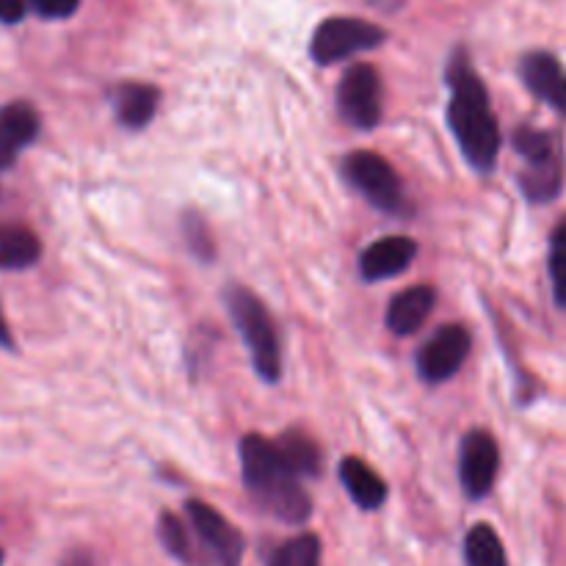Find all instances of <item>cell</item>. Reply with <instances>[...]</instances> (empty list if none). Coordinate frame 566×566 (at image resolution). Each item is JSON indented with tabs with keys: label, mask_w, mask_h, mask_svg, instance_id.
<instances>
[{
	"label": "cell",
	"mask_w": 566,
	"mask_h": 566,
	"mask_svg": "<svg viewBox=\"0 0 566 566\" xmlns=\"http://www.w3.org/2000/svg\"><path fill=\"white\" fill-rule=\"evenodd\" d=\"M42 258L36 232L17 221H0V271H28Z\"/></svg>",
	"instance_id": "17"
},
{
	"label": "cell",
	"mask_w": 566,
	"mask_h": 566,
	"mask_svg": "<svg viewBox=\"0 0 566 566\" xmlns=\"http://www.w3.org/2000/svg\"><path fill=\"white\" fill-rule=\"evenodd\" d=\"M14 335H11V326L3 315V304H0V352H14Z\"/></svg>",
	"instance_id": "27"
},
{
	"label": "cell",
	"mask_w": 566,
	"mask_h": 566,
	"mask_svg": "<svg viewBox=\"0 0 566 566\" xmlns=\"http://www.w3.org/2000/svg\"><path fill=\"white\" fill-rule=\"evenodd\" d=\"M337 111L354 130H376L385 114V86L376 66L352 64L337 83Z\"/></svg>",
	"instance_id": "8"
},
{
	"label": "cell",
	"mask_w": 566,
	"mask_h": 566,
	"mask_svg": "<svg viewBox=\"0 0 566 566\" xmlns=\"http://www.w3.org/2000/svg\"><path fill=\"white\" fill-rule=\"evenodd\" d=\"M42 133V116L28 99L0 105V171H9Z\"/></svg>",
	"instance_id": "11"
},
{
	"label": "cell",
	"mask_w": 566,
	"mask_h": 566,
	"mask_svg": "<svg viewBox=\"0 0 566 566\" xmlns=\"http://www.w3.org/2000/svg\"><path fill=\"white\" fill-rule=\"evenodd\" d=\"M551 282H553V298L562 310H566V252H551Z\"/></svg>",
	"instance_id": "24"
},
{
	"label": "cell",
	"mask_w": 566,
	"mask_h": 566,
	"mask_svg": "<svg viewBox=\"0 0 566 566\" xmlns=\"http://www.w3.org/2000/svg\"><path fill=\"white\" fill-rule=\"evenodd\" d=\"M446 81L451 86L448 99V127L462 149L464 160L481 175H490L501 158L503 136L497 116L492 111L486 83L475 72L468 50H457L448 61Z\"/></svg>",
	"instance_id": "1"
},
{
	"label": "cell",
	"mask_w": 566,
	"mask_h": 566,
	"mask_svg": "<svg viewBox=\"0 0 566 566\" xmlns=\"http://www.w3.org/2000/svg\"><path fill=\"white\" fill-rule=\"evenodd\" d=\"M186 523L193 536V566H241L247 542L224 514L205 501H188Z\"/></svg>",
	"instance_id": "5"
},
{
	"label": "cell",
	"mask_w": 566,
	"mask_h": 566,
	"mask_svg": "<svg viewBox=\"0 0 566 566\" xmlns=\"http://www.w3.org/2000/svg\"><path fill=\"white\" fill-rule=\"evenodd\" d=\"M437 304V291L431 285H415L407 291L396 293L387 307V329L398 337H412L423 329L426 321L431 318Z\"/></svg>",
	"instance_id": "14"
},
{
	"label": "cell",
	"mask_w": 566,
	"mask_h": 566,
	"mask_svg": "<svg viewBox=\"0 0 566 566\" xmlns=\"http://www.w3.org/2000/svg\"><path fill=\"white\" fill-rule=\"evenodd\" d=\"M61 566H97L94 564V556L88 551H70L64 558H61Z\"/></svg>",
	"instance_id": "26"
},
{
	"label": "cell",
	"mask_w": 566,
	"mask_h": 566,
	"mask_svg": "<svg viewBox=\"0 0 566 566\" xmlns=\"http://www.w3.org/2000/svg\"><path fill=\"white\" fill-rule=\"evenodd\" d=\"M553 249H556V252H566V221H562V224L553 230Z\"/></svg>",
	"instance_id": "28"
},
{
	"label": "cell",
	"mask_w": 566,
	"mask_h": 566,
	"mask_svg": "<svg viewBox=\"0 0 566 566\" xmlns=\"http://www.w3.org/2000/svg\"><path fill=\"white\" fill-rule=\"evenodd\" d=\"M3 562H6V556H3V547H0V566H3Z\"/></svg>",
	"instance_id": "30"
},
{
	"label": "cell",
	"mask_w": 566,
	"mask_h": 566,
	"mask_svg": "<svg viewBox=\"0 0 566 566\" xmlns=\"http://www.w3.org/2000/svg\"><path fill=\"white\" fill-rule=\"evenodd\" d=\"M370 3H374V6H379L381 11H396L398 6L403 3V0H370Z\"/></svg>",
	"instance_id": "29"
},
{
	"label": "cell",
	"mask_w": 566,
	"mask_h": 566,
	"mask_svg": "<svg viewBox=\"0 0 566 566\" xmlns=\"http://www.w3.org/2000/svg\"><path fill=\"white\" fill-rule=\"evenodd\" d=\"M520 77H523L525 88L536 99L551 105L556 114L566 116V70L556 55L545 53V50H534V53L523 55Z\"/></svg>",
	"instance_id": "12"
},
{
	"label": "cell",
	"mask_w": 566,
	"mask_h": 566,
	"mask_svg": "<svg viewBox=\"0 0 566 566\" xmlns=\"http://www.w3.org/2000/svg\"><path fill=\"white\" fill-rule=\"evenodd\" d=\"M28 0H0V22L3 25H17L25 20Z\"/></svg>",
	"instance_id": "25"
},
{
	"label": "cell",
	"mask_w": 566,
	"mask_h": 566,
	"mask_svg": "<svg viewBox=\"0 0 566 566\" xmlns=\"http://www.w3.org/2000/svg\"><path fill=\"white\" fill-rule=\"evenodd\" d=\"M501 473V448L492 431L473 429L459 446V484L470 501H481L495 490Z\"/></svg>",
	"instance_id": "9"
},
{
	"label": "cell",
	"mask_w": 566,
	"mask_h": 566,
	"mask_svg": "<svg viewBox=\"0 0 566 566\" xmlns=\"http://www.w3.org/2000/svg\"><path fill=\"white\" fill-rule=\"evenodd\" d=\"M340 484L348 492L354 503L365 512H376V509L385 506L387 501V484L379 473H376L370 464H365V459L359 457H343L340 462Z\"/></svg>",
	"instance_id": "16"
},
{
	"label": "cell",
	"mask_w": 566,
	"mask_h": 566,
	"mask_svg": "<svg viewBox=\"0 0 566 566\" xmlns=\"http://www.w3.org/2000/svg\"><path fill=\"white\" fill-rule=\"evenodd\" d=\"M243 486L260 512L285 525H304L313 517V501L302 479L282 462L276 442L269 437L247 434L238 446Z\"/></svg>",
	"instance_id": "2"
},
{
	"label": "cell",
	"mask_w": 566,
	"mask_h": 566,
	"mask_svg": "<svg viewBox=\"0 0 566 566\" xmlns=\"http://www.w3.org/2000/svg\"><path fill=\"white\" fill-rule=\"evenodd\" d=\"M470 348H473V337L468 326L446 324L418 352V363H415L418 376L426 385H446L468 363Z\"/></svg>",
	"instance_id": "10"
},
{
	"label": "cell",
	"mask_w": 566,
	"mask_h": 566,
	"mask_svg": "<svg viewBox=\"0 0 566 566\" xmlns=\"http://www.w3.org/2000/svg\"><path fill=\"white\" fill-rule=\"evenodd\" d=\"M324 547L315 534H298L271 553L269 566H321Z\"/></svg>",
	"instance_id": "21"
},
{
	"label": "cell",
	"mask_w": 566,
	"mask_h": 566,
	"mask_svg": "<svg viewBox=\"0 0 566 566\" xmlns=\"http://www.w3.org/2000/svg\"><path fill=\"white\" fill-rule=\"evenodd\" d=\"M276 442V451H280L282 462L298 475V479H315L321 475V468H324V457H321V448L307 431L287 429L285 434H280Z\"/></svg>",
	"instance_id": "18"
},
{
	"label": "cell",
	"mask_w": 566,
	"mask_h": 566,
	"mask_svg": "<svg viewBox=\"0 0 566 566\" xmlns=\"http://www.w3.org/2000/svg\"><path fill=\"white\" fill-rule=\"evenodd\" d=\"M182 235H186L188 249L197 260L202 263H210L216 258V241H213V232H210L208 221L202 219L199 213H186L182 216Z\"/></svg>",
	"instance_id": "22"
},
{
	"label": "cell",
	"mask_w": 566,
	"mask_h": 566,
	"mask_svg": "<svg viewBox=\"0 0 566 566\" xmlns=\"http://www.w3.org/2000/svg\"><path fill=\"white\" fill-rule=\"evenodd\" d=\"M514 149L523 158L520 169V191L528 202L545 205L564 188V144L553 130L523 125L512 138Z\"/></svg>",
	"instance_id": "4"
},
{
	"label": "cell",
	"mask_w": 566,
	"mask_h": 566,
	"mask_svg": "<svg viewBox=\"0 0 566 566\" xmlns=\"http://www.w3.org/2000/svg\"><path fill=\"white\" fill-rule=\"evenodd\" d=\"M158 536H160V545L166 547L175 562L193 566V536L188 523H182L177 514L164 512L158 520Z\"/></svg>",
	"instance_id": "20"
},
{
	"label": "cell",
	"mask_w": 566,
	"mask_h": 566,
	"mask_svg": "<svg viewBox=\"0 0 566 566\" xmlns=\"http://www.w3.org/2000/svg\"><path fill=\"white\" fill-rule=\"evenodd\" d=\"M343 177L354 191L363 193L376 210L385 213L401 216L407 210V193H403V182L398 177L396 166L379 153L370 149H357L343 158Z\"/></svg>",
	"instance_id": "6"
},
{
	"label": "cell",
	"mask_w": 566,
	"mask_h": 566,
	"mask_svg": "<svg viewBox=\"0 0 566 566\" xmlns=\"http://www.w3.org/2000/svg\"><path fill=\"white\" fill-rule=\"evenodd\" d=\"M224 304L238 335L247 343L254 374L265 385H276L282 379V343L263 298L249 291V287L230 285L224 293Z\"/></svg>",
	"instance_id": "3"
},
{
	"label": "cell",
	"mask_w": 566,
	"mask_h": 566,
	"mask_svg": "<svg viewBox=\"0 0 566 566\" xmlns=\"http://www.w3.org/2000/svg\"><path fill=\"white\" fill-rule=\"evenodd\" d=\"M385 28L374 25V22L359 20V17H329L315 28L310 55H313L315 64L329 66L365 53V50L379 48V44H385Z\"/></svg>",
	"instance_id": "7"
},
{
	"label": "cell",
	"mask_w": 566,
	"mask_h": 566,
	"mask_svg": "<svg viewBox=\"0 0 566 566\" xmlns=\"http://www.w3.org/2000/svg\"><path fill=\"white\" fill-rule=\"evenodd\" d=\"M464 564L468 566H509L506 547L492 525L479 523L464 536Z\"/></svg>",
	"instance_id": "19"
},
{
	"label": "cell",
	"mask_w": 566,
	"mask_h": 566,
	"mask_svg": "<svg viewBox=\"0 0 566 566\" xmlns=\"http://www.w3.org/2000/svg\"><path fill=\"white\" fill-rule=\"evenodd\" d=\"M418 258V243L409 235H385L370 243L359 258V274L365 282L392 280L403 274Z\"/></svg>",
	"instance_id": "13"
},
{
	"label": "cell",
	"mask_w": 566,
	"mask_h": 566,
	"mask_svg": "<svg viewBox=\"0 0 566 566\" xmlns=\"http://www.w3.org/2000/svg\"><path fill=\"white\" fill-rule=\"evenodd\" d=\"M28 6L42 20H66V17L75 14L81 0H28Z\"/></svg>",
	"instance_id": "23"
},
{
	"label": "cell",
	"mask_w": 566,
	"mask_h": 566,
	"mask_svg": "<svg viewBox=\"0 0 566 566\" xmlns=\"http://www.w3.org/2000/svg\"><path fill=\"white\" fill-rule=\"evenodd\" d=\"M160 105V88L153 83L127 81L111 92V108L116 122L127 130H144L155 119Z\"/></svg>",
	"instance_id": "15"
}]
</instances>
